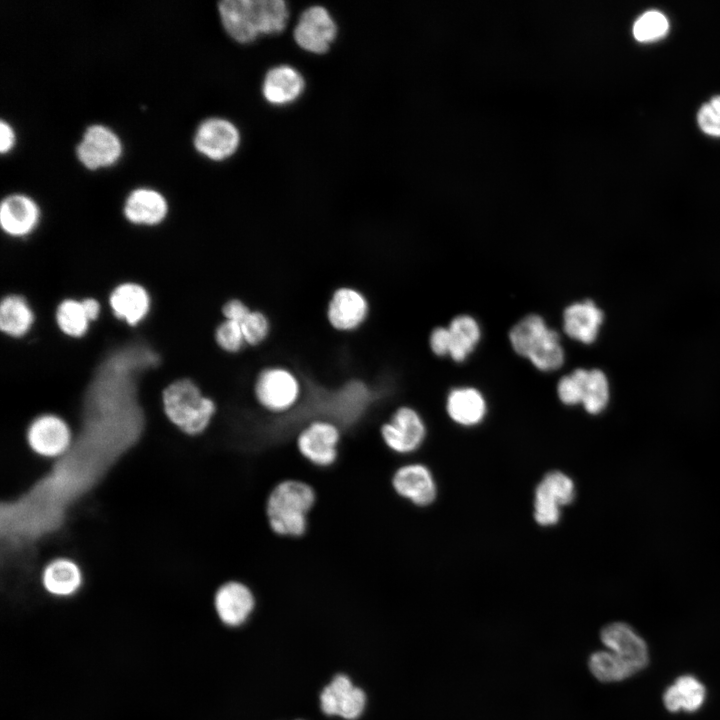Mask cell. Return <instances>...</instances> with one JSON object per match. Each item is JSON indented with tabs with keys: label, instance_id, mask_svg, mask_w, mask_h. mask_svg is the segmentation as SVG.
<instances>
[{
	"label": "cell",
	"instance_id": "obj_29",
	"mask_svg": "<svg viewBox=\"0 0 720 720\" xmlns=\"http://www.w3.org/2000/svg\"><path fill=\"white\" fill-rule=\"evenodd\" d=\"M59 328L67 335L80 337L87 331L89 318L82 302L67 299L60 303L56 312Z\"/></svg>",
	"mask_w": 720,
	"mask_h": 720
},
{
	"label": "cell",
	"instance_id": "obj_4",
	"mask_svg": "<svg viewBox=\"0 0 720 720\" xmlns=\"http://www.w3.org/2000/svg\"><path fill=\"white\" fill-rule=\"evenodd\" d=\"M573 480L561 471L545 474L538 483L534 494V519L540 526H553L561 517V507L575 498Z\"/></svg>",
	"mask_w": 720,
	"mask_h": 720
},
{
	"label": "cell",
	"instance_id": "obj_5",
	"mask_svg": "<svg viewBox=\"0 0 720 720\" xmlns=\"http://www.w3.org/2000/svg\"><path fill=\"white\" fill-rule=\"evenodd\" d=\"M337 36V24L329 11L320 5L305 9L294 28L293 37L303 50L326 53Z\"/></svg>",
	"mask_w": 720,
	"mask_h": 720
},
{
	"label": "cell",
	"instance_id": "obj_38",
	"mask_svg": "<svg viewBox=\"0 0 720 720\" xmlns=\"http://www.w3.org/2000/svg\"><path fill=\"white\" fill-rule=\"evenodd\" d=\"M222 312L226 320H232L240 324L250 313V310L242 301L233 299L224 304Z\"/></svg>",
	"mask_w": 720,
	"mask_h": 720
},
{
	"label": "cell",
	"instance_id": "obj_12",
	"mask_svg": "<svg viewBox=\"0 0 720 720\" xmlns=\"http://www.w3.org/2000/svg\"><path fill=\"white\" fill-rule=\"evenodd\" d=\"M392 487L399 496L420 507L432 504L437 496L431 471L420 463L399 467L392 476Z\"/></svg>",
	"mask_w": 720,
	"mask_h": 720
},
{
	"label": "cell",
	"instance_id": "obj_16",
	"mask_svg": "<svg viewBox=\"0 0 720 720\" xmlns=\"http://www.w3.org/2000/svg\"><path fill=\"white\" fill-rule=\"evenodd\" d=\"M368 303L357 290L342 287L332 295L327 310L330 324L337 330L349 331L357 328L366 318Z\"/></svg>",
	"mask_w": 720,
	"mask_h": 720
},
{
	"label": "cell",
	"instance_id": "obj_1",
	"mask_svg": "<svg viewBox=\"0 0 720 720\" xmlns=\"http://www.w3.org/2000/svg\"><path fill=\"white\" fill-rule=\"evenodd\" d=\"M218 11L225 31L241 44L251 43L260 35L281 33L289 18L283 0H223Z\"/></svg>",
	"mask_w": 720,
	"mask_h": 720
},
{
	"label": "cell",
	"instance_id": "obj_6",
	"mask_svg": "<svg viewBox=\"0 0 720 720\" xmlns=\"http://www.w3.org/2000/svg\"><path fill=\"white\" fill-rule=\"evenodd\" d=\"M380 435L387 448L397 454L416 451L426 435L425 424L413 408H398L380 429Z\"/></svg>",
	"mask_w": 720,
	"mask_h": 720
},
{
	"label": "cell",
	"instance_id": "obj_18",
	"mask_svg": "<svg viewBox=\"0 0 720 720\" xmlns=\"http://www.w3.org/2000/svg\"><path fill=\"white\" fill-rule=\"evenodd\" d=\"M39 220V209L35 202L22 194L9 195L0 207V222L3 230L12 236H23L31 232Z\"/></svg>",
	"mask_w": 720,
	"mask_h": 720
},
{
	"label": "cell",
	"instance_id": "obj_34",
	"mask_svg": "<svg viewBox=\"0 0 720 720\" xmlns=\"http://www.w3.org/2000/svg\"><path fill=\"white\" fill-rule=\"evenodd\" d=\"M245 342L250 345H257L262 342L269 331V323L266 316L259 311H250L240 323Z\"/></svg>",
	"mask_w": 720,
	"mask_h": 720
},
{
	"label": "cell",
	"instance_id": "obj_23",
	"mask_svg": "<svg viewBox=\"0 0 720 720\" xmlns=\"http://www.w3.org/2000/svg\"><path fill=\"white\" fill-rule=\"evenodd\" d=\"M555 332L546 325L542 317L531 314L512 327L509 339L514 351L527 358L535 348Z\"/></svg>",
	"mask_w": 720,
	"mask_h": 720
},
{
	"label": "cell",
	"instance_id": "obj_19",
	"mask_svg": "<svg viewBox=\"0 0 720 720\" xmlns=\"http://www.w3.org/2000/svg\"><path fill=\"white\" fill-rule=\"evenodd\" d=\"M167 210V202L162 194L148 188L132 191L124 205L125 217L135 224H158L165 218Z\"/></svg>",
	"mask_w": 720,
	"mask_h": 720
},
{
	"label": "cell",
	"instance_id": "obj_33",
	"mask_svg": "<svg viewBox=\"0 0 720 720\" xmlns=\"http://www.w3.org/2000/svg\"><path fill=\"white\" fill-rule=\"evenodd\" d=\"M215 338L217 344L227 352H237L246 343L240 324L232 320H225L217 327Z\"/></svg>",
	"mask_w": 720,
	"mask_h": 720
},
{
	"label": "cell",
	"instance_id": "obj_27",
	"mask_svg": "<svg viewBox=\"0 0 720 720\" xmlns=\"http://www.w3.org/2000/svg\"><path fill=\"white\" fill-rule=\"evenodd\" d=\"M588 666L594 677L602 682L621 681L636 672L630 664L610 650L591 654Z\"/></svg>",
	"mask_w": 720,
	"mask_h": 720
},
{
	"label": "cell",
	"instance_id": "obj_21",
	"mask_svg": "<svg viewBox=\"0 0 720 720\" xmlns=\"http://www.w3.org/2000/svg\"><path fill=\"white\" fill-rule=\"evenodd\" d=\"M446 409L455 423L473 426L483 420L487 407L481 392L472 387H463L453 389L449 393Z\"/></svg>",
	"mask_w": 720,
	"mask_h": 720
},
{
	"label": "cell",
	"instance_id": "obj_20",
	"mask_svg": "<svg viewBox=\"0 0 720 720\" xmlns=\"http://www.w3.org/2000/svg\"><path fill=\"white\" fill-rule=\"evenodd\" d=\"M110 306L114 314L129 325H136L149 311L150 298L147 291L135 283H123L117 286L110 296Z\"/></svg>",
	"mask_w": 720,
	"mask_h": 720
},
{
	"label": "cell",
	"instance_id": "obj_31",
	"mask_svg": "<svg viewBox=\"0 0 720 720\" xmlns=\"http://www.w3.org/2000/svg\"><path fill=\"white\" fill-rule=\"evenodd\" d=\"M668 30L666 17L658 11L643 14L634 24L633 33L638 41H651L662 37Z\"/></svg>",
	"mask_w": 720,
	"mask_h": 720
},
{
	"label": "cell",
	"instance_id": "obj_15",
	"mask_svg": "<svg viewBox=\"0 0 720 720\" xmlns=\"http://www.w3.org/2000/svg\"><path fill=\"white\" fill-rule=\"evenodd\" d=\"M215 609L220 620L229 626L242 624L254 608V596L244 583L228 581L216 591Z\"/></svg>",
	"mask_w": 720,
	"mask_h": 720
},
{
	"label": "cell",
	"instance_id": "obj_9",
	"mask_svg": "<svg viewBox=\"0 0 720 720\" xmlns=\"http://www.w3.org/2000/svg\"><path fill=\"white\" fill-rule=\"evenodd\" d=\"M340 432L328 421H314L306 426L297 437L299 453L310 463L328 467L336 462Z\"/></svg>",
	"mask_w": 720,
	"mask_h": 720
},
{
	"label": "cell",
	"instance_id": "obj_17",
	"mask_svg": "<svg viewBox=\"0 0 720 720\" xmlns=\"http://www.w3.org/2000/svg\"><path fill=\"white\" fill-rule=\"evenodd\" d=\"M603 318V312L592 300L576 302L563 312V329L570 338L591 344L598 336Z\"/></svg>",
	"mask_w": 720,
	"mask_h": 720
},
{
	"label": "cell",
	"instance_id": "obj_25",
	"mask_svg": "<svg viewBox=\"0 0 720 720\" xmlns=\"http://www.w3.org/2000/svg\"><path fill=\"white\" fill-rule=\"evenodd\" d=\"M450 334L449 355L456 362H461L473 351L480 340V327L469 315L455 317L448 327Z\"/></svg>",
	"mask_w": 720,
	"mask_h": 720
},
{
	"label": "cell",
	"instance_id": "obj_28",
	"mask_svg": "<svg viewBox=\"0 0 720 720\" xmlns=\"http://www.w3.org/2000/svg\"><path fill=\"white\" fill-rule=\"evenodd\" d=\"M609 401V384L606 375L599 369L587 370L583 384L582 405L592 415L602 412Z\"/></svg>",
	"mask_w": 720,
	"mask_h": 720
},
{
	"label": "cell",
	"instance_id": "obj_10",
	"mask_svg": "<svg viewBox=\"0 0 720 720\" xmlns=\"http://www.w3.org/2000/svg\"><path fill=\"white\" fill-rule=\"evenodd\" d=\"M122 152L118 136L108 127L89 126L76 147L78 160L88 169H98L114 164Z\"/></svg>",
	"mask_w": 720,
	"mask_h": 720
},
{
	"label": "cell",
	"instance_id": "obj_7",
	"mask_svg": "<svg viewBox=\"0 0 720 720\" xmlns=\"http://www.w3.org/2000/svg\"><path fill=\"white\" fill-rule=\"evenodd\" d=\"M300 393L296 377L284 368L263 370L255 383L258 402L267 410L282 412L291 408Z\"/></svg>",
	"mask_w": 720,
	"mask_h": 720
},
{
	"label": "cell",
	"instance_id": "obj_24",
	"mask_svg": "<svg viewBox=\"0 0 720 720\" xmlns=\"http://www.w3.org/2000/svg\"><path fill=\"white\" fill-rule=\"evenodd\" d=\"M705 699V687L696 678L685 675L679 677L664 693L665 707L676 712L680 709L693 712L698 710Z\"/></svg>",
	"mask_w": 720,
	"mask_h": 720
},
{
	"label": "cell",
	"instance_id": "obj_2",
	"mask_svg": "<svg viewBox=\"0 0 720 720\" xmlns=\"http://www.w3.org/2000/svg\"><path fill=\"white\" fill-rule=\"evenodd\" d=\"M316 501L313 487L301 480L286 479L270 491L265 505L269 528L279 536L300 537L308 527V514Z\"/></svg>",
	"mask_w": 720,
	"mask_h": 720
},
{
	"label": "cell",
	"instance_id": "obj_14",
	"mask_svg": "<svg viewBox=\"0 0 720 720\" xmlns=\"http://www.w3.org/2000/svg\"><path fill=\"white\" fill-rule=\"evenodd\" d=\"M305 79L290 65H277L267 71L262 83L264 99L274 106L294 103L304 92Z\"/></svg>",
	"mask_w": 720,
	"mask_h": 720
},
{
	"label": "cell",
	"instance_id": "obj_35",
	"mask_svg": "<svg viewBox=\"0 0 720 720\" xmlns=\"http://www.w3.org/2000/svg\"><path fill=\"white\" fill-rule=\"evenodd\" d=\"M698 122L705 133L720 136V96L714 97L701 107Z\"/></svg>",
	"mask_w": 720,
	"mask_h": 720
},
{
	"label": "cell",
	"instance_id": "obj_26",
	"mask_svg": "<svg viewBox=\"0 0 720 720\" xmlns=\"http://www.w3.org/2000/svg\"><path fill=\"white\" fill-rule=\"evenodd\" d=\"M33 323V313L21 296L5 297L0 306V328L11 336H22Z\"/></svg>",
	"mask_w": 720,
	"mask_h": 720
},
{
	"label": "cell",
	"instance_id": "obj_39",
	"mask_svg": "<svg viewBox=\"0 0 720 720\" xmlns=\"http://www.w3.org/2000/svg\"><path fill=\"white\" fill-rule=\"evenodd\" d=\"M15 135L11 126L4 120L0 122V151L6 153L14 145Z\"/></svg>",
	"mask_w": 720,
	"mask_h": 720
},
{
	"label": "cell",
	"instance_id": "obj_8",
	"mask_svg": "<svg viewBox=\"0 0 720 720\" xmlns=\"http://www.w3.org/2000/svg\"><path fill=\"white\" fill-rule=\"evenodd\" d=\"M240 132L229 120L208 118L201 122L194 135L196 150L208 159L222 161L239 148Z\"/></svg>",
	"mask_w": 720,
	"mask_h": 720
},
{
	"label": "cell",
	"instance_id": "obj_13",
	"mask_svg": "<svg viewBox=\"0 0 720 720\" xmlns=\"http://www.w3.org/2000/svg\"><path fill=\"white\" fill-rule=\"evenodd\" d=\"M601 640L608 650L625 660L636 672L647 665V645L628 624L616 622L605 626Z\"/></svg>",
	"mask_w": 720,
	"mask_h": 720
},
{
	"label": "cell",
	"instance_id": "obj_37",
	"mask_svg": "<svg viewBox=\"0 0 720 720\" xmlns=\"http://www.w3.org/2000/svg\"><path fill=\"white\" fill-rule=\"evenodd\" d=\"M430 347L438 356L449 355L450 334L448 328L437 327L430 335Z\"/></svg>",
	"mask_w": 720,
	"mask_h": 720
},
{
	"label": "cell",
	"instance_id": "obj_40",
	"mask_svg": "<svg viewBox=\"0 0 720 720\" xmlns=\"http://www.w3.org/2000/svg\"><path fill=\"white\" fill-rule=\"evenodd\" d=\"M83 304V307L87 313V316L90 321L95 320L100 312V305L99 303L93 299V298H87L81 301Z\"/></svg>",
	"mask_w": 720,
	"mask_h": 720
},
{
	"label": "cell",
	"instance_id": "obj_22",
	"mask_svg": "<svg viewBox=\"0 0 720 720\" xmlns=\"http://www.w3.org/2000/svg\"><path fill=\"white\" fill-rule=\"evenodd\" d=\"M43 586L47 592L57 597L74 594L81 586L82 574L72 560L59 558L51 561L43 571Z\"/></svg>",
	"mask_w": 720,
	"mask_h": 720
},
{
	"label": "cell",
	"instance_id": "obj_11",
	"mask_svg": "<svg viewBox=\"0 0 720 720\" xmlns=\"http://www.w3.org/2000/svg\"><path fill=\"white\" fill-rule=\"evenodd\" d=\"M27 441L34 452L44 457L64 454L71 443V432L63 419L46 414L37 417L29 426Z\"/></svg>",
	"mask_w": 720,
	"mask_h": 720
},
{
	"label": "cell",
	"instance_id": "obj_30",
	"mask_svg": "<svg viewBox=\"0 0 720 720\" xmlns=\"http://www.w3.org/2000/svg\"><path fill=\"white\" fill-rule=\"evenodd\" d=\"M556 333L543 342L527 357L541 371H552L560 368L564 362V350Z\"/></svg>",
	"mask_w": 720,
	"mask_h": 720
},
{
	"label": "cell",
	"instance_id": "obj_36",
	"mask_svg": "<svg viewBox=\"0 0 720 720\" xmlns=\"http://www.w3.org/2000/svg\"><path fill=\"white\" fill-rule=\"evenodd\" d=\"M365 706V695L359 688L353 689L347 693L341 700L338 715L345 719H355L363 711Z\"/></svg>",
	"mask_w": 720,
	"mask_h": 720
},
{
	"label": "cell",
	"instance_id": "obj_32",
	"mask_svg": "<svg viewBox=\"0 0 720 720\" xmlns=\"http://www.w3.org/2000/svg\"><path fill=\"white\" fill-rule=\"evenodd\" d=\"M586 374V369L578 368L559 380L557 394L562 403L570 406L582 403L583 384Z\"/></svg>",
	"mask_w": 720,
	"mask_h": 720
},
{
	"label": "cell",
	"instance_id": "obj_3",
	"mask_svg": "<svg viewBox=\"0 0 720 720\" xmlns=\"http://www.w3.org/2000/svg\"><path fill=\"white\" fill-rule=\"evenodd\" d=\"M162 399L170 421L189 435L203 432L216 410L213 400L203 396L198 386L188 379L171 383L163 391Z\"/></svg>",
	"mask_w": 720,
	"mask_h": 720
}]
</instances>
